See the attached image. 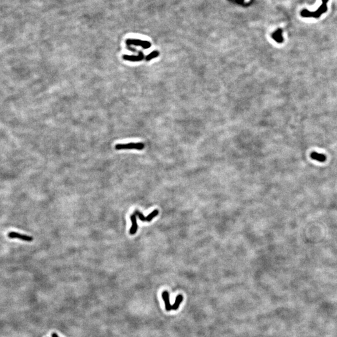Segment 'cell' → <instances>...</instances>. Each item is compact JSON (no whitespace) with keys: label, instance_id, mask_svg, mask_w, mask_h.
Wrapping results in <instances>:
<instances>
[{"label":"cell","instance_id":"obj_1","mask_svg":"<svg viewBox=\"0 0 337 337\" xmlns=\"http://www.w3.org/2000/svg\"><path fill=\"white\" fill-rule=\"evenodd\" d=\"M322 3L319 8V9L315 11H310L308 10L304 9L300 12V15L304 18H319L321 14L325 13L328 10L327 3L328 0H321Z\"/></svg>","mask_w":337,"mask_h":337},{"label":"cell","instance_id":"obj_2","mask_svg":"<svg viewBox=\"0 0 337 337\" xmlns=\"http://www.w3.org/2000/svg\"><path fill=\"white\" fill-rule=\"evenodd\" d=\"M144 144L142 142H131L128 144H118L116 145L115 149L116 150H122V149H136L141 150L144 149Z\"/></svg>","mask_w":337,"mask_h":337},{"label":"cell","instance_id":"obj_3","mask_svg":"<svg viewBox=\"0 0 337 337\" xmlns=\"http://www.w3.org/2000/svg\"><path fill=\"white\" fill-rule=\"evenodd\" d=\"M126 44L127 46L133 45L135 46H141L144 49H149L151 46L150 42L137 40V39H127L126 40Z\"/></svg>","mask_w":337,"mask_h":337},{"label":"cell","instance_id":"obj_4","mask_svg":"<svg viewBox=\"0 0 337 337\" xmlns=\"http://www.w3.org/2000/svg\"><path fill=\"white\" fill-rule=\"evenodd\" d=\"M8 235L9 238L10 239H18L21 240V241L26 242H31L33 241V238L32 237H31V236L20 234L18 233V232H10Z\"/></svg>","mask_w":337,"mask_h":337},{"label":"cell","instance_id":"obj_5","mask_svg":"<svg viewBox=\"0 0 337 337\" xmlns=\"http://www.w3.org/2000/svg\"><path fill=\"white\" fill-rule=\"evenodd\" d=\"M122 58L126 61H132V62H137V61H141L144 59L145 58V56L144 55V53H143L142 51H139L138 53L137 56L125 55L122 56Z\"/></svg>","mask_w":337,"mask_h":337},{"label":"cell","instance_id":"obj_6","mask_svg":"<svg viewBox=\"0 0 337 337\" xmlns=\"http://www.w3.org/2000/svg\"><path fill=\"white\" fill-rule=\"evenodd\" d=\"M162 298L164 301L166 311L169 312L170 310H172V305L170 304L169 292L167 291H164L162 293Z\"/></svg>","mask_w":337,"mask_h":337},{"label":"cell","instance_id":"obj_7","mask_svg":"<svg viewBox=\"0 0 337 337\" xmlns=\"http://www.w3.org/2000/svg\"><path fill=\"white\" fill-rule=\"evenodd\" d=\"M130 218H131V223H132V226L130 228L129 234L131 235H134L135 233H136L137 228H138L137 219H136V215H135V214L131 215Z\"/></svg>","mask_w":337,"mask_h":337},{"label":"cell","instance_id":"obj_8","mask_svg":"<svg viewBox=\"0 0 337 337\" xmlns=\"http://www.w3.org/2000/svg\"><path fill=\"white\" fill-rule=\"evenodd\" d=\"M272 38L278 43H282L284 41V38L282 35V31L280 29H278L275 31L272 34Z\"/></svg>","mask_w":337,"mask_h":337},{"label":"cell","instance_id":"obj_9","mask_svg":"<svg viewBox=\"0 0 337 337\" xmlns=\"http://www.w3.org/2000/svg\"><path fill=\"white\" fill-rule=\"evenodd\" d=\"M310 156H311V158L312 159L319 161L321 162H325V161H326V159H327L326 156H325L324 154L317 153L316 152H312Z\"/></svg>","mask_w":337,"mask_h":337},{"label":"cell","instance_id":"obj_10","mask_svg":"<svg viewBox=\"0 0 337 337\" xmlns=\"http://www.w3.org/2000/svg\"><path fill=\"white\" fill-rule=\"evenodd\" d=\"M159 56V52L158 51H154L152 52H151L150 54L145 57V59L146 61H149L150 60H152V59H154V58H156L157 57H158Z\"/></svg>","mask_w":337,"mask_h":337},{"label":"cell","instance_id":"obj_11","mask_svg":"<svg viewBox=\"0 0 337 337\" xmlns=\"http://www.w3.org/2000/svg\"><path fill=\"white\" fill-rule=\"evenodd\" d=\"M127 49H128L129 50H130V51H133V52H134V53H136V52H137V50L135 49H134V48H132L131 46H127Z\"/></svg>","mask_w":337,"mask_h":337}]
</instances>
